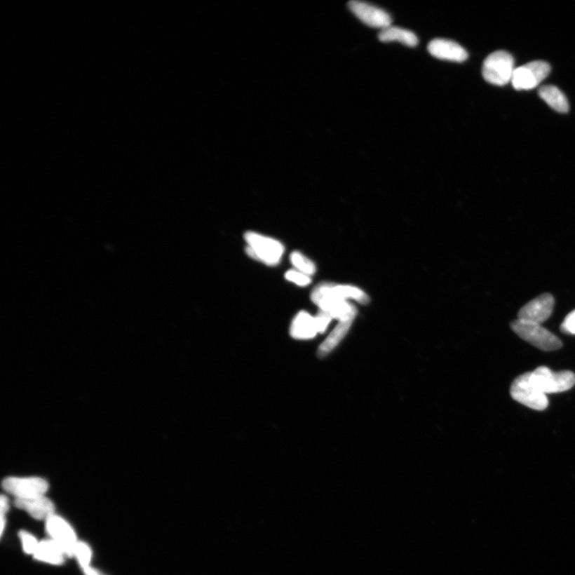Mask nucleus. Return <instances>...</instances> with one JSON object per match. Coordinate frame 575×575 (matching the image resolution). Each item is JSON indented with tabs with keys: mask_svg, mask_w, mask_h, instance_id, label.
<instances>
[{
	"mask_svg": "<svg viewBox=\"0 0 575 575\" xmlns=\"http://www.w3.org/2000/svg\"><path fill=\"white\" fill-rule=\"evenodd\" d=\"M514 66V58L508 51H494L486 58L482 74L489 83L504 86L511 82L515 69Z\"/></svg>",
	"mask_w": 575,
	"mask_h": 575,
	"instance_id": "f257e3e1",
	"label": "nucleus"
},
{
	"mask_svg": "<svg viewBox=\"0 0 575 575\" xmlns=\"http://www.w3.org/2000/svg\"><path fill=\"white\" fill-rule=\"evenodd\" d=\"M245 239L248 244L246 252L250 257L269 266L279 263L284 252V247L279 241L255 232H247Z\"/></svg>",
	"mask_w": 575,
	"mask_h": 575,
	"instance_id": "f03ea898",
	"label": "nucleus"
},
{
	"mask_svg": "<svg viewBox=\"0 0 575 575\" xmlns=\"http://www.w3.org/2000/svg\"><path fill=\"white\" fill-rule=\"evenodd\" d=\"M511 329L522 340L543 351H553L562 347V342L553 333L541 325L516 320L511 324Z\"/></svg>",
	"mask_w": 575,
	"mask_h": 575,
	"instance_id": "7ed1b4c3",
	"label": "nucleus"
},
{
	"mask_svg": "<svg viewBox=\"0 0 575 575\" xmlns=\"http://www.w3.org/2000/svg\"><path fill=\"white\" fill-rule=\"evenodd\" d=\"M531 379L546 395L565 392L575 384V375L572 372H554L546 367H539L531 372Z\"/></svg>",
	"mask_w": 575,
	"mask_h": 575,
	"instance_id": "20e7f679",
	"label": "nucleus"
},
{
	"mask_svg": "<svg viewBox=\"0 0 575 575\" xmlns=\"http://www.w3.org/2000/svg\"><path fill=\"white\" fill-rule=\"evenodd\" d=\"M513 398L534 410L542 411L548 406L546 395L540 391L531 379V372L518 377L510 388Z\"/></svg>",
	"mask_w": 575,
	"mask_h": 575,
	"instance_id": "39448f33",
	"label": "nucleus"
},
{
	"mask_svg": "<svg viewBox=\"0 0 575 575\" xmlns=\"http://www.w3.org/2000/svg\"><path fill=\"white\" fill-rule=\"evenodd\" d=\"M4 490L15 499L45 496L49 489L47 480L38 476H10L2 482Z\"/></svg>",
	"mask_w": 575,
	"mask_h": 575,
	"instance_id": "423d86ee",
	"label": "nucleus"
},
{
	"mask_svg": "<svg viewBox=\"0 0 575 575\" xmlns=\"http://www.w3.org/2000/svg\"><path fill=\"white\" fill-rule=\"evenodd\" d=\"M550 72L549 63L534 61L515 68L511 83L516 90H532L541 83Z\"/></svg>",
	"mask_w": 575,
	"mask_h": 575,
	"instance_id": "0eeeda50",
	"label": "nucleus"
},
{
	"mask_svg": "<svg viewBox=\"0 0 575 575\" xmlns=\"http://www.w3.org/2000/svg\"><path fill=\"white\" fill-rule=\"evenodd\" d=\"M45 522L46 530L50 539L60 546L67 557H73L79 540L72 527L56 514L49 517Z\"/></svg>",
	"mask_w": 575,
	"mask_h": 575,
	"instance_id": "6e6552de",
	"label": "nucleus"
},
{
	"mask_svg": "<svg viewBox=\"0 0 575 575\" xmlns=\"http://www.w3.org/2000/svg\"><path fill=\"white\" fill-rule=\"evenodd\" d=\"M555 299L549 293L534 298L523 306L518 314V320L541 325L553 312Z\"/></svg>",
	"mask_w": 575,
	"mask_h": 575,
	"instance_id": "1a4fd4ad",
	"label": "nucleus"
},
{
	"mask_svg": "<svg viewBox=\"0 0 575 575\" xmlns=\"http://www.w3.org/2000/svg\"><path fill=\"white\" fill-rule=\"evenodd\" d=\"M351 11L365 25L371 27L386 28L392 26L393 20L386 11L365 2L353 0L348 4Z\"/></svg>",
	"mask_w": 575,
	"mask_h": 575,
	"instance_id": "9d476101",
	"label": "nucleus"
},
{
	"mask_svg": "<svg viewBox=\"0 0 575 575\" xmlns=\"http://www.w3.org/2000/svg\"><path fill=\"white\" fill-rule=\"evenodd\" d=\"M429 53L436 59L451 62H463L468 60V54L461 45L444 39H435L428 45Z\"/></svg>",
	"mask_w": 575,
	"mask_h": 575,
	"instance_id": "9b49d317",
	"label": "nucleus"
},
{
	"mask_svg": "<svg viewBox=\"0 0 575 575\" xmlns=\"http://www.w3.org/2000/svg\"><path fill=\"white\" fill-rule=\"evenodd\" d=\"M15 507L26 511L34 519L47 520L49 517L55 514V504L45 496L28 499H15Z\"/></svg>",
	"mask_w": 575,
	"mask_h": 575,
	"instance_id": "f8f14e48",
	"label": "nucleus"
},
{
	"mask_svg": "<svg viewBox=\"0 0 575 575\" xmlns=\"http://www.w3.org/2000/svg\"><path fill=\"white\" fill-rule=\"evenodd\" d=\"M33 556L36 560L51 565L62 564L67 557L60 546L50 539L39 541L36 553Z\"/></svg>",
	"mask_w": 575,
	"mask_h": 575,
	"instance_id": "ddd939ff",
	"label": "nucleus"
},
{
	"mask_svg": "<svg viewBox=\"0 0 575 575\" xmlns=\"http://www.w3.org/2000/svg\"><path fill=\"white\" fill-rule=\"evenodd\" d=\"M318 332L315 318L306 312L299 313L290 327V334L296 339L313 338Z\"/></svg>",
	"mask_w": 575,
	"mask_h": 575,
	"instance_id": "4468645a",
	"label": "nucleus"
},
{
	"mask_svg": "<svg viewBox=\"0 0 575 575\" xmlns=\"http://www.w3.org/2000/svg\"><path fill=\"white\" fill-rule=\"evenodd\" d=\"M379 41L383 43L399 42L414 48L419 43V39L415 34L406 29L389 26L383 29L378 34Z\"/></svg>",
	"mask_w": 575,
	"mask_h": 575,
	"instance_id": "2eb2a0df",
	"label": "nucleus"
},
{
	"mask_svg": "<svg viewBox=\"0 0 575 575\" xmlns=\"http://www.w3.org/2000/svg\"><path fill=\"white\" fill-rule=\"evenodd\" d=\"M539 95L555 111L560 113H567L569 111V102L567 97L556 86L548 85L542 86L539 90Z\"/></svg>",
	"mask_w": 575,
	"mask_h": 575,
	"instance_id": "dca6fc26",
	"label": "nucleus"
},
{
	"mask_svg": "<svg viewBox=\"0 0 575 575\" xmlns=\"http://www.w3.org/2000/svg\"><path fill=\"white\" fill-rule=\"evenodd\" d=\"M353 319H344L339 320V324L335 329L331 332V334L327 337L326 340L322 343L318 350V354L320 356H326L330 353V351L334 349L337 344L340 342L343 337L346 334L349 330L350 325H352Z\"/></svg>",
	"mask_w": 575,
	"mask_h": 575,
	"instance_id": "f3484780",
	"label": "nucleus"
},
{
	"mask_svg": "<svg viewBox=\"0 0 575 575\" xmlns=\"http://www.w3.org/2000/svg\"><path fill=\"white\" fill-rule=\"evenodd\" d=\"M327 289L332 297L341 300H346L347 298L354 299L361 304H367L369 302V297L365 295V292L351 285H336L334 284L327 283Z\"/></svg>",
	"mask_w": 575,
	"mask_h": 575,
	"instance_id": "a211bd4d",
	"label": "nucleus"
},
{
	"mask_svg": "<svg viewBox=\"0 0 575 575\" xmlns=\"http://www.w3.org/2000/svg\"><path fill=\"white\" fill-rule=\"evenodd\" d=\"M290 260L293 266L298 269L299 272L310 276L313 275L316 271L313 262L302 255L301 252H293L290 256Z\"/></svg>",
	"mask_w": 575,
	"mask_h": 575,
	"instance_id": "6ab92c4d",
	"label": "nucleus"
},
{
	"mask_svg": "<svg viewBox=\"0 0 575 575\" xmlns=\"http://www.w3.org/2000/svg\"><path fill=\"white\" fill-rule=\"evenodd\" d=\"M73 557H76L79 565L83 569L90 566L92 560V550L88 544L79 541L74 549Z\"/></svg>",
	"mask_w": 575,
	"mask_h": 575,
	"instance_id": "aec40b11",
	"label": "nucleus"
},
{
	"mask_svg": "<svg viewBox=\"0 0 575 575\" xmlns=\"http://www.w3.org/2000/svg\"><path fill=\"white\" fill-rule=\"evenodd\" d=\"M20 538L21 540L22 549H24L25 553L27 555H34V554L36 553L39 543V540L32 536L31 533L25 531H22L20 532Z\"/></svg>",
	"mask_w": 575,
	"mask_h": 575,
	"instance_id": "412c9836",
	"label": "nucleus"
},
{
	"mask_svg": "<svg viewBox=\"0 0 575 575\" xmlns=\"http://www.w3.org/2000/svg\"><path fill=\"white\" fill-rule=\"evenodd\" d=\"M287 280L292 281V283L300 286H306L310 283V278L309 276L301 272L296 271V270H290L285 273Z\"/></svg>",
	"mask_w": 575,
	"mask_h": 575,
	"instance_id": "4be33fe9",
	"label": "nucleus"
},
{
	"mask_svg": "<svg viewBox=\"0 0 575 575\" xmlns=\"http://www.w3.org/2000/svg\"><path fill=\"white\" fill-rule=\"evenodd\" d=\"M332 319V316L329 313L320 310V312L315 316L316 325L318 327V332H325Z\"/></svg>",
	"mask_w": 575,
	"mask_h": 575,
	"instance_id": "5701e85b",
	"label": "nucleus"
},
{
	"mask_svg": "<svg viewBox=\"0 0 575 575\" xmlns=\"http://www.w3.org/2000/svg\"><path fill=\"white\" fill-rule=\"evenodd\" d=\"M561 330L568 334L575 335V310L567 316L561 325Z\"/></svg>",
	"mask_w": 575,
	"mask_h": 575,
	"instance_id": "b1692460",
	"label": "nucleus"
},
{
	"mask_svg": "<svg viewBox=\"0 0 575 575\" xmlns=\"http://www.w3.org/2000/svg\"><path fill=\"white\" fill-rule=\"evenodd\" d=\"M9 500L8 498L6 496H1V499H0V513H1V534L3 536L6 522H7V519H6V516H7L8 511L9 510Z\"/></svg>",
	"mask_w": 575,
	"mask_h": 575,
	"instance_id": "393cba45",
	"label": "nucleus"
},
{
	"mask_svg": "<svg viewBox=\"0 0 575 575\" xmlns=\"http://www.w3.org/2000/svg\"><path fill=\"white\" fill-rule=\"evenodd\" d=\"M83 571L84 575H106L91 566L83 569Z\"/></svg>",
	"mask_w": 575,
	"mask_h": 575,
	"instance_id": "a878e982",
	"label": "nucleus"
}]
</instances>
